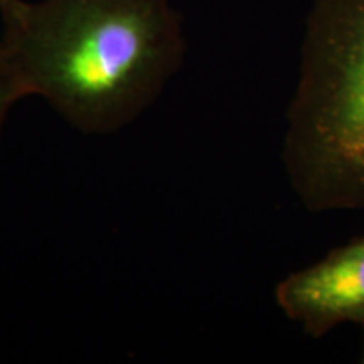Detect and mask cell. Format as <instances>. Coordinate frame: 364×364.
Returning a JSON list of instances; mask_svg holds the SVG:
<instances>
[{
    "mask_svg": "<svg viewBox=\"0 0 364 364\" xmlns=\"http://www.w3.org/2000/svg\"><path fill=\"white\" fill-rule=\"evenodd\" d=\"M22 98H27L24 86L0 44V132L11 108Z\"/></svg>",
    "mask_w": 364,
    "mask_h": 364,
    "instance_id": "cell-4",
    "label": "cell"
},
{
    "mask_svg": "<svg viewBox=\"0 0 364 364\" xmlns=\"http://www.w3.org/2000/svg\"><path fill=\"white\" fill-rule=\"evenodd\" d=\"M275 300L314 339L343 324L364 331V235L287 275L275 287Z\"/></svg>",
    "mask_w": 364,
    "mask_h": 364,
    "instance_id": "cell-3",
    "label": "cell"
},
{
    "mask_svg": "<svg viewBox=\"0 0 364 364\" xmlns=\"http://www.w3.org/2000/svg\"><path fill=\"white\" fill-rule=\"evenodd\" d=\"M0 44L27 97L85 134L132 124L188 48L171 0H0Z\"/></svg>",
    "mask_w": 364,
    "mask_h": 364,
    "instance_id": "cell-1",
    "label": "cell"
},
{
    "mask_svg": "<svg viewBox=\"0 0 364 364\" xmlns=\"http://www.w3.org/2000/svg\"><path fill=\"white\" fill-rule=\"evenodd\" d=\"M361 363L364 364V343H363V353H361Z\"/></svg>",
    "mask_w": 364,
    "mask_h": 364,
    "instance_id": "cell-5",
    "label": "cell"
},
{
    "mask_svg": "<svg viewBox=\"0 0 364 364\" xmlns=\"http://www.w3.org/2000/svg\"><path fill=\"white\" fill-rule=\"evenodd\" d=\"M282 161L307 211H364V0H312Z\"/></svg>",
    "mask_w": 364,
    "mask_h": 364,
    "instance_id": "cell-2",
    "label": "cell"
}]
</instances>
